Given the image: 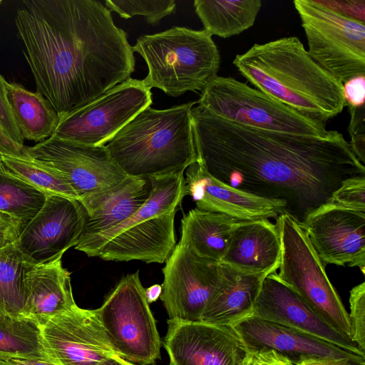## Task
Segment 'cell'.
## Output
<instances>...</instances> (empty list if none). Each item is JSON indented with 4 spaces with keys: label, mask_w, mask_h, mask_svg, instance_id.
<instances>
[{
    "label": "cell",
    "mask_w": 365,
    "mask_h": 365,
    "mask_svg": "<svg viewBox=\"0 0 365 365\" xmlns=\"http://www.w3.org/2000/svg\"><path fill=\"white\" fill-rule=\"evenodd\" d=\"M197 162L214 178L244 192L284 205L302 227L333 205L346 180L365 166L336 130L324 136L258 129L233 123L197 106L191 110Z\"/></svg>",
    "instance_id": "obj_1"
},
{
    "label": "cell",
    "mask_w": 365,
    "mask_h": 365,
    "mask_svg": "<svg viewBox=\"0 0 365 365\" xmlns=\"http://www.w3.org/2000/svg\"><path fill=\"white\" fill-rule=\"evenodd\" d=\"M15 25L36 86L59 117L130 78L133 46L96 0H26Z\"/></svg>",
    "instance_id": "obj_2"
},
{
    "label": "cell",
    "mask_w": 365,
    "mask_h": 365,
    "mask_svg": "<svg viewBox=\"0 0 365 365\" xmlns=\"http://www.w3.org/2000/svg\"><path fill=\"white\" fill-rule=\"evenodd\" d=\"M233 64L257 89L313 120L326 125L346 106L342 83L311 58L297 37L255 43Z\"/></svg>",
    "instance_id": "obj_3"
},
{
    "label": "cell",
    "mask_w": 365,
    "mask_h": 365,
    "mask_svg": "<svg viewBox=\"0 0 365 365\" xmlns=\"http://www.w3.org/2000/svg\"><path fill=\"white\" fill-rule=\"evenodd\" d=\"M195 103L143 109L106 144L110 158L130 177L185 171L197 162L191 123Z\"/></svg>",
    "instance_id": "obj_4"
},
{
    "label": "cell",
    "mask_w": 365,
    "mask_h": 365,
    "mask_svg": "<svg viewBox=\"0 0 365 365\" xmlns=\"http://www.w3.org/2000/svg\"><path fill=\"white\" fill-rule=\"evenodd\" d=\"M145 60L148 73L143 79L150 89L170 96L202 91L216 76L220 56L212 36L203 30L173 26L140 36L133 46Z\"/></svg>",
    "instance_id": "obj_5"
},
{
    "label": "cell",
    "mask_w": 365,
    "mask_h": 365,
    "mask_svg": "<svg viewBox=\"0 0 365 365\" xmlns=\"http://www.w3.org/2000/svg\"><path fill=\"white\" fill-rule=\"evenodd\" d=\"M275 225L282 246L277 277L332 329L351 339L349 314L305 232L286 214L279 215Z\"/></svg>",
    "instance_id": "obj_6"
},
{
    "label": "cell",
    "mask_w": 365,
    "mask_h": 365,
    "mask_svg": "<svg viewBox=\"0 0 365 365\" xmlns=\"http://www.w3.org/2000/svg\"><path fill=\"white\" fill-rule=\"evenodd\" d=\"M197 103L217 116L258 129L312 136L328 133L325 124L232 77L216 76Z\"/></svg>",
    "instance_id": "obj_7"
},
{
    "label": "cell",
    "mask_w": 365,
    "mask_h": 365,
    "mask_svg": "<svg viewBox=\"0 0 365 365\" xmlns=\"http://www.w3.org/2000/svg\"><path fill=\"white\" fill-rule=\"evenodd\" d=\"M95 310L119 356L138 365L160 359L161 340L138 270L123 277Z\"/></svg>",
    "instance_id": "obj_8"
},
{
    "label": "cell",
    "mask_w": 365,
    "mask_h": 365,
    "mask_svg": "<svg viewBox=\"0 0 365 365\" xmlns=\"http://www.w3.org/2000/svg\"><path fill=\"white\" fill-rule=\"evenodd\" d=\"M307 53L337 81L365 75L364 23L344 16L316 0H295Z\"/></svg>",
    "instance_id": "obj_9"
},
{
    "label": "cell",
    "mask_w": 365,
    "mask_h": 365,
    "mask_svg": "<svg viewBox=\"0 0 365 365\" xmlns=\"http://www.w3.org/2000/svg\"><path fill=\"white\" fill-rule=\"evenodd\" d=\"M151 89L129 78L85 106L59 117L52 137L104 145L137 114L153 103Z\"/></svg>",
    "instance_id": "obj_10"
},
{
    "label": "cell",
    "mask_w": 365,
    "mask_h": 365,
    "mask_svg": "<svg viewBox=\"0 0 365 365\" xmlns=\"http://www.w3.org/2000/svg\"><path fill=\"white\" fill-rule=\"evenodd\" d=\"M31 160L58 171L78 200L106 191L128 175L110 158L106 145H88L51 137L26 146Z\"/></svg>",
    "instance_id": "obj_11"
},
{
    "label": "cell",
    "mask_w": 365,
    "mask_h": 365,
    "mask_svg": "<svg viewBox=\"0 0 365 365\" xmlns=\"http://www.w3.org/2000/svg\"><path fill=\"white\" fill-rule=\"evenodd\" d=\"M160 299L168 319L200 322L222 277L220 262L197 256L179 242L163 268Z\"/></svg>",
    "instance_id": "obj_12"
},
{
    "label": "cell",
    "mask_w": 365,
    "mask_h": 365,
    "mask_svg": "<svg viewBox=\"0 0 365 365\" xmlns=\"http://www.w3.org/2000/svg\"><path fill=\"white\" fill-rule=\"evenodd\" d=\"M247 352L273 350L292 364L327 361L361 365L359 354L301 330L250 315L232 326Z\"/></svg>",
    "instance_id": "obj_13"
},
{
    "label": "cell",
    "mask_w": 365,
    "mask_h": 365,
    "mask_svg": "<svg viewBox=\"0 0 365 365\" xmlns=\"http://www.w3.org/2000/svg\"><path fill=\"white\" fill-rule=\"evenodd\" d=\"M41 334L46 350L57 365H103L118 355L95 309L77 305L51 318L41 327Z\"/></svg>",
    "instance_id": "obj_14"
},
{
    "label": "cell",
    "mask_w": 365,
    "mask_h": 365,
    "mask_svg": "<svg viewBox=\"0 0 365 365\" xmlns=\"http://www.w3.org/2000/svg\"><path fill=\"white\" fill-rule=\"evenodd\" d=\"M85 221L86 212L78 200L48 195L15 244L32 264L47 263L78 244Z\"/></svg>",
    "instance_id": "obj_15"
},
{
    "label": "cell",
    "mask_w": 365,
    "mask_h": 365,
    "mask_svg": "<svg viewBox=\"0 0 365 365\" xmlns=\"http://www.w3.org/2000/svg\"><path fill=\"white\" fill-rule=\"evenodd\" d=\"M170 365H242L247 351L232 327L168 319Z\"/></svg>",
    "instance_id": "obj_16"
},
{
    "label": "cell",
    "mask_w": 365,
    "mask_h": 365,
    "mask_svg": "<svg viewBox=\"0 0 365 365\" xmlns=\"http://www.w3.org/2000/svg\"><path fill=\"white\" fill-rule=\"evenodd\" d=\"M324 264L357 267L365 271V213L326 207L302 227Z\"/></svg>",
    "instance_id": "obj_17"
},
{
    "label": "cell",
    "mask_w": 365,
    "mask_h": 365,
    "mask_svg": "<svg viewBox=\"0 0 365 365\" xmlns=\"http://www.w3.org/2000/svg\"><path fill=\"white\" fill-rule=\"evenodd\" d=\"M252 315L301 330L365 355L354 342L327 324L292 288L277 277L276 272L264 278Z\"/></svg>",
    "instance_id": "obj_18"
},
{
    "label": "cell",
    "mask_w": 365,
    "mask_h": 365,
    "mask_svg": "<svg viewBox=\"0 0 365 365\" xmlns=\"http://www.w3.org/2000/svg\"><path fill=\"white\" fill-rule=\"evenodd\" d=\"M186 195L196 207L224 214L238 220L277 217L284 205L237 190L212 177L197 162L185 170Z\"/></svg>",
    "instance_id": "obj_19"
},
{
    "label": "cell",
    "mask_w": 365,
    "mask_h": 365,
    "mask_svg": "<svg viewBox=\"0 0 365 365\" xmlns=\"http://www.w3.org/2000/svg\"><path fill=\"white\" fill-rule=\"evenodd\" d=\"M176 210L143 221L108 241L98 257L106 261L163 263L176 245Z\"/></svg>",
    "instance_id": "obj_20"
},
{
    "label": "cell",
    "mask_w": 365,
    "mask_h": 365,
    "mask_svg": "<svg viewBox=\"0 0 365 365\" xmlns=\"http://www.w3.org/2000/svg\"><path fill=\"white\" fill-rule=\"evenodd\" d=\"M281 250L278 229L269 219L241 220L220 263L245 272L268 275L278 269Z\"/></svg>",
    "instance_id": "obj_21"
},
{
    "label": "cell",
    "mask_w": 365,
    "mask_h": 365,
    "mask_svg": "<svg viewBox=\"0 0 365 365\" xmlns=\"http://www.w3.org/2000/svg\"><path fill=\"white\" fill-rule=\"evenodd\" d=\"M150 190L148 178L128 176L106 191L78 200L86 212L85 225L78 242L123 222L147 201Z\"/></svg>",
    "instance_id": "obj_22"
},
{
    "label": "cell",
    "mask_w": 365,
    "mask_h": 365,
    "mask_svg": "<svg viewBox=\"0 0 365 365\" xmlns=\"http://www.w3.org/2000/svg\"><path fill=\"white\" fill-rule=\"evenodd\" d=\"M62 256L34 265L25 275L24 315L41 327L55 316L77 306L71 284V273L62 266Z\"/></svg>",
    "instance_id": "obj_23"
},
{
    "label": "cell",
    "mask_w": 365,
    "mask_h": 365,
    "mask_svg": "<svg viewBox=\"0 0 365 365\" xmlns=\"http://www.w3.org/2000/svg\"><path fill=\"white\" fill-rule=\"evenodd\" d=\"M221 282L206 306L200 322L232 327L252 314L255 302L264 278L221 263Z\"/></svg>",
    "instance_id": "obj_24"
},
{
    "label": "cell",
    "mask_w": 365,
    "mask_h": 365,
    "mask_svg": "<svg viewBox=\"0 0 365 365\" xmlns=\"http://www.w3.org/2000/svg\"><path fill=\"white\" fill-rule=\"evenodd\" d=\"M185 171L148 178L151 186L147 201L123 222L103 233L79 241L74 247L88 257H98L111 239L143 221L177 210L186 195Z\"/></svg>",
    "instance_id": "obj_25"
},
{
    "label": "cell",
    "mask_w": 365,
    "mask_h": 365,
    "mask_svg": "<svg viewBox=\"0 0 365 365\" xmlns=\"http://www.w3.org/2000/svg\"><path fill=\"white\" fill-rule=\"evenodd\" d=\"M240 220L230 216L190 210L181 220V245L198 257L220 262Z\"/></svg>",
    "instance_id": "obj_26"
},
{
    "label": "cell",
    "mask_w": 365,
    "mask_h": 365,
    "mask_svg": "<svg viewBox=\"0 0 365 365\" xmlns=\"http://www.w3.org/2000/svg\"><path fill=\"white\" fill-rule=\"evenodd\" d=\"M9 106L24 140L41 143L53 135L59 115L39 92H31L16 83H6Z\"/></svg>",
    "instance_id": "obj_27"
},
{
    "label": "cell",
    "mask_w": 365,
    "mask_h": 365,
    "mask_svg": "<svg viewBox=\"0 0 365 365\" xmlns=\"http://www.w3.org/2000/svg\"><path fill=\"white\" fill-rule=\"evenodd\" d=\"M193 6L204 29L211 36L229 38L255 24L262 7L260 0H195Z\"/></svg>",
    "instance_id": "obj_28"
},
{
    "label": "cell",
    "mask_w": 365,
    "mask_h": 365,
    "mask_svg": "<svg viewBox=\"0 0 365 365\" xmlns=\"http://www.w3.org/2000/svg\"><path fill=\"white\" fill-rule=\"evenodd\" d=\"M0 358L52 361L44 346L41 327L24 315L0 314Z\"/></svg>",
    "instance_id": "obj_29"
},
{
    "label": "cell",
    "mask_w": 365,
    "mask_h": 365,
    "mask_svg": "<svg viewBox=\"0 0 365 365\" xmlns=\"http://www.w3.org/2000/svg\"><path fill=\"white\" fill-rule=\"evenodd\" d=\"M34 266L15 242L0 249V314L24 315L25 275Z\"/></svg>",
    "instance_id": "obj_30"
},
{
    "label": "cell",
    "mask_w": 365,
    "mask_h": 365,
    "mask_svg": "<svg viewBox=\"0 0 365 365\" xmlns=\"http://www.w3.org/2000/svg\"><path fill=\"white\" fill-rule=\"evenodd\" d=\"M48 196L0 169V212L16 220L22 231L40 211Z\"/></svg>",
    "instance_id": "obj_31"
},
{
    "label": "cell",
    "mask_w": 365,
    "mask_h": 365,
    "mask_svg": "<svg viewBox=\"0 0 365 365\" xmlns=\"http://www.w3.org/2000/svg\"><path fill=\"white\" fill-rule=\"evenodd\" d=\"M0 169L47 195H61L78 200L76 192L58 171L33 160L0 155Z\"/></svg>",
    "instance_id": "obj_32"
},
{
    "label": "cell",
    "mask_w": 365,
    "mask_h": 365,
    "mask_svg": "<svg viewBox=\"0 0 365 365\" xmlns=\"http://www.w3.org/2000/svg\"><path fill=\"white\" fill-rule=\"evenodd\" d=\"M105 6L123 19L143 16L150 24H156L165 16L174 13L176 7L174 0H106Z\"/></svg>",
    "instance_id": "obj_33"
},
{
    "label": "cell",
    "mask_w": 365,
    "mask_h": 365,
    "mask_svg": "<svg viewBox=\"0 0 365 365\" xmlns=\"http://www.w3.org/2000/svg\"><path fill=\"white\" fill-rule=\"evenodd\" d=\"M351 339L365 352V282L354 287L349 296Z\"/></svg>",
    "instance_id": "obj_34"
},
{
    "label": "cell",
    "mask_w": 365,
    "mask_h": 365,
    "mask_svg": "<svg viewBox=\"0 0 365 365\" xmlns=\"http://www.w3.org/2000/svg\"><path fill=\"white\" fill-rule=\"evenodd\" d=\"M332 204L365 213V175L345 180L333 194Z\"/></svg>",
    "instance_id": "obj_35"
},
{
    "label": "cell",
    "mask_w": 365,
    "mask_h": 365,
    "mask_svg": "<svg viewBox=\"0 0 365 365\" xmlns=\"http://www.w3.org/2000/svg\"><path fill=\"white\" fill-rule=\"evenodd\" d=\"M350 113V121L348 131L351 137L349 143L351 149L357 159L365 163V109L348 107Z\"/></svg>",
    "instance_id": "obj_36"
},
{
    "label": "cell",
    "mask_w": 365,
    "mask_h": 365,
    "mask_svg": "<svg viewBox=\"0 0 365 365\" xmlns=\"http://www.w3.org/2000/svg\"><path fill=\"white\" fill-rule=\"evenodd\" d=\"M6 83V80L0 73V125L13 141L24 145V140L19 131L7 101Z\"/></svg>",
    "instance_id": "obj_37"
},
{
    "label": "cell",
    "mask_w": 365,
    "mask_h": 365,
    "mask_svg": "<svg viewBox=\"0 0 365 365\" xmlns=\"http://www.w3.org/2000/svg\"><path fill=\"white\" fill-rule=\"evenodd\" d=\"M316 1L344 16L365 22V0H316Z\"/></svg>",
    "instance_id": "obj_38"
},
{
    "label": "cell",
    "mask_w": 365,
    "mask_h": 365,
    "mask_svg": "<svg viewBox=\"0 0 365 365\" xmlns=\"http://www.w3.org/2000/svg\"><path fill=\"white\" fill-rule=\"evenodd\" d=\"M342 93L345 104L348 107L364 106L365 75L352 77L342 83Z\"/></svg>",
    "instance_id": "obj_39"
},
{
    "label": "cell",
    "mask_w": 365,
    "mask_h": 365,
    "mask_svg": "<svg viewBox=\"0 0 365 365\" xmlns=\"http://www.w3.org/2000/svg\"><path fill=\"white\" fill-rule=\"evenodd\" d=\"M21 232L16 220L0 212V249L16 242Z\"/></svg>",
    "instance_id": "obj_40"
},
{
    "label": "cell",
    "mask_w": 365,
    "mask_h": 365,
    "mask_svg": "<svg viewBox=\"0 0 365 365\" xmlns=\"http://www.w3.org/2000/svg\"><path fill=\"white\" fill-rule=\"evenodd\" d=\"M0 155L24 160H31L26 153V146L13 141L0 125Z\"/></svg>",
    "instance_id": "obj_41"
},
{
    "label": "cell",
    "mask_w": 365,
    "mask_h": 365,
    "mask_svg": "<svg viewBox=\"0 0 365 365\" xmlns=\"http://www.w3.org/2000/svg\"><path fill=\"white\" fill-rule=\"evenodd\" d=\"M252 354L255 365H293L287 359L273 350Z\"/></svg>",
    "instance_id": "obj_42"
},
{
    "label": "cell",
    "mask_w": 365,
    "mask_h": 365,
    "mask_svg": "<svg viewBox=\"0 0 365 365\" xmlns=\"http://www.w3.org/2000/svg\"><path fill=\"white\" fill-rule=\"evenodd\" d=\"M5 359L9 365H57L52 361L37 360V359H22L14 358H2Z\"/></svg>",
    "instance_id": "obj_43"
},
{
    "label": "cell",
    "mask_w": 365,
    "mask_h": 365,
    "mask_svg": "<svg viewBox=\"0 0 365 365\" xmlns=\"http://www.w3.org/2000/svg\"><path fill=\"white\" fill-rule=\"evenodd\" d=\"M162 293V286L160 284H153L145 289V297L148 302H155L160 298Z\"/></svg>",
    "instance_id": "obj_44"
},
{
    "label": "cell",
    "mask_w": 365,
    "mask_h": 365,
    "mask_svg": "<svg viewBox=\"0 0 365 365\" xmlns=\"http://www.w3.org/2000/svg\"><path fill=\"white\" fill-rule=\"evenodd\" d=\"M103 365H136L128 361L118 355H114L108 359Z\"/></svg>",
    "instance_id": "obj_45"
},
{
    "label": "cell",
    "mask_w": 365,
    "mask_h": 365,
    "mask_svg": "<svg viewBox=\"0 0 365 365\" xmlns=\"http://www.w3.org/2000/svg\"><path fill=\"white\" fill-rule=\"evenodd\" d=\"M301 365H351V364H343V363L327 362V361H309V362H304Z\"/></svg>",
    "instance_id": "obj_46"
},
{
    "label": "cell",
    "mask_w": 365,
    "mask_h": 365,
    "mask_svg": "<svg viewBox=\"0 0 365 365\" xmlns=\"http://www.w3.org/2000/svg\"><path fill=\"white\" fill-rule=\"evenodd\" d=\"M242 365H255L254 355L252 353H247Z\"/></svg>",
    "instance_id": "obj_47"
},
{
    "label": "cell",
    "mask_w": 365,
    "mask_h": 365,
    "mask_svg": "<svg viewBox=\"0 0 365 365\" xmlns=\"http://www.w3.org/2000/svg\"><path fill=\"white\" fill-rule=\"evenodd\" d=\"M0 365H9V364L5 359L0 358Z\"/></svg>",
    "instance_id": "obj_48"
},
{
    "label": "cell",
    "mask_w": 365,
    "mask_h": 365,
    "mask_svg": "<svg viewBox=\"0 0 365 365\" xmlns=\"http://www.w3.org/2000/svg\"><path fill=\"white\" fill-rule=\"evenodd\" d=\"M1 3H2V1H1V0H0V5L1 4Z\"/></svg>",
    "instance_id": "obj_49"
},
{
    "label": "cell",
    "mask_w": 365,
    "mask_h": 365,
    "mask_svg": "<svg viewBox=\"0 0 365 365\" xmlns=\"http://www.w3.org/2000/svg\"><path fill=\"white\" fill-rule=\"evenodd\" d=\"M361 365H365V364H361Z\"/></svg>",
    "instance_id": "obj_50"
},
{
    "label": "cell",
    "mask_w": 365,
    "mask_h": 365,
    "mask_svg": "<svg viewBox=\"0 0 365 365\" xmlns=\"http://www.w3.org/2000/svg\"><path fill=\"white\" fill-rule=\"evenodd\" d=\"M170 365V364H169Z\"/></svg>",
    "instance_id": "obj_51"
}]
</instances>
